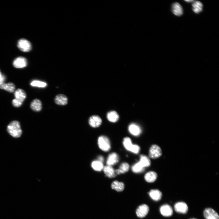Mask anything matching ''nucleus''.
Returning a JSON list of instances; mask_svg holds the SVG:
<instances>
[{
  "label": "nucleus",
  "instance_id": "obj_1",
  "mask_svg": "<svg viewBox=\"0 0 219 219\" xmlns=\"http://www.w3.org/2000/svg\"><path fill=\"white\" fill-rule=\"evenodd\" d=\"M7 130L10 135L16 138L20 137L22 133L20 123L16 120L13 121L9 124Z\"/></svg>",
  "mask_w": 219,
  "mask_h": 219
},
{
  "label": "nucleus",
  "instance_id": "obj_2",
  "mask_svg": "<svg viewBox=\"0 0 219 219\" xmlns=\"http://www.w3.org/2000/svg\"><path fill=\"white\" fill-rule=\"evenodd\" d=\"M124 147L127 150L134 154H137L140 151V147L137 144H133L130 138L128 137H124L123 142Z\"/></svg>",
  "mask_w": 219,
  "mask_h": 219
},
{
  "label": "nucleus",
  "instance_id": "obj_3",
  "mask_svg": "<svg viewBox=\"0 0 219 219\" xmlns=\"http://www.w3.org/2000/svg\"><path fill=\"white\" fill-rule=\"evenodd\" d=\"M98 144L100 149L104 151H108L110 149V141L106 136L102 135L98 137Z\"/></svg>",
  "mask_w": 219,
  "mask_h": 219
},
{
  "label": "nucleus",
  "instance_id": "obj_4",
  "mask_svg": "<svg viewBox=\"0 0 219 219\" xmlns=\"http://www.w3.org/2000/svg\"><path fill=\"white\" fill-rule=\"evenodd\" d=\"M162 154L161 148L157 145L153 144L150 147L149 151V157L155 159L160 157Z\"/></svg>",
  "mask_w": 219,
  "mask_h": 219
},
{
  "label": "nucleus",
  "instance_id": "obj_5",
  "mask_svg": "<svg viewBox=\"0 0 219 219\" xmlns=\"http://www.w3.org/2000/svg\"><path fill=\"white\" fill-rule=\"evenodd\" d=\"M17 46L20 50L25 52L30 51L32 48L30 43L27 40L23 38L19 40Z\"/></svg>",
  "mask_w": 219,
  "mask_h": 219
},
{
  "label": "nucleus",
  "instance_id": "obj_6",
  "mask_svg": "<svg viewBox=\"0 0 219 219\" xmlns=\"http://www.w3.org/2000/svg\"><path fill=\"white\" fill-rule=\"evenodd\" d=\"M149 210V207L147 205L144 204L141 205L136 209V215L138 217L143 218L148 214Z\"/></svg>",
  "mask_w": 219,
  "mask_h": 219
},
{
  "label": "nucleus",
  "instance_id": "obj_7",
  "mask_svg": "<svg viewBox=\"0 0 219 219\" xmlns=\"http://www.w3.org/2000/svg\"><path fill=\"white\" fill-rule=\"evenodd\" d=\"M203 214L205 219H219L218 213L211 208H205Z\"/></svg>",
  "mask_w": 219,
  "mask_h": 219
},
{
  "label": "nucleus",
  "instance_id": "obj_8",
  "mask_svg": "<svg viewBox=\"0 0 219 219\" xmlns=\"http://www.w3.org/2000/svg\"><path fill=\"white\" fill-rule=\"evenodd\" d=\"M175 211L177 213L185 214L187 213L188 208L187 204L184 202H179L174 206Z\"/></svg>",
  "mask_w": 219,
  "mask_h": 219
},
{
  "label": "nucleus",
  "instance_id": "obj_9",
  "mask_svg": "<svg viewBox=\"0 0 219 219\" xmlns=\"http://www.w3.org/2000/svg\"><path fill=\"white\" fill-rule=\"evenodd\" d=\"M102 120L101 117L97 115H93L89 117L88 123L90 126L93 128L99 127L102 123Z\"/></svg>",
  "mask_w": 219,
  "mask_h": 219
},
{
  "label": "nucleus",
  "instance_id": "obj_10",
  "mask_svg": "<svg viewBox=\"0 0 219 219\" xmlns=\"http://www.w3.org/2000/svg\"><path fill=\"white\" fill-rule=\"evenodd\" d=\"M162 215L166 217L171 216L173 213L172 207L169 205L165 204L161 206L159 209Z\"/></svg>",
  "mask_w": 219,
  "mask_h": 219
},
{
  "label": "nucleus",
  "instance_id": "obj_11",
  "mask_svg": "<svg viewBox=\"0 0 219 219\" xmlns=\"http://www.w3.org/2000/svg\"><path fill=\"white\" fill-rule=\"evenodd\" d=\"M13 66L17 68H22L26 67L27 61L26 58L23 57H19L15 58L13 62Z\"/></svg>",
  "mask_w": 219,
  "mask_h": 219
},
{
  "label": "nucleus",
  "instance_id": "obj_12",
  "mask_svg": "<svg viewBox=\"0 0 219 219\" xmlns=\"http://www.w3.org/2000/svg\"><path fill=\"white\" fill-rule=\"evenodd\" d=\"M119 161V157L115 152H112L109 155L106 161L107 165L112 166L117 163Z\"/></svg>",
  "mask_w": 219,
  "mask_h": 219
},
{
  "label": "nucleus",
  "instance_id": "obj_13",
  "mask_svg": "<svg viewBox=\"0 0 219 219\" xmlns=\"http://www.w3.org/2000/svg\"><path fill=\"white\" fill-rule=\"evenodd\" d=\"M54 101L58 105L64 106L67 105L68 102L67 97L63 94L57 95L54 98Z\"/></svg>",
  "mask_w": 219,
  "mask_h": 219
},
{
  "label": "nucleus",
  "instance_id": "obj_14",
  "mask_svg": "<svg viewBox=\"0 0 219 219\" xmlns=\"http://www.w3.org/2000/svg\"><path fill=\"white\" fill-rule=\"evenodd\" d=\"M128 129L129 132L135 136H138L141 133V130L140 127L135 123L130 124Z\"/></svg>",
  "mask_w": 219,
  "mask_h": 219
},
{
  "label": "nucleus",
  "instance_id": "obj_15",
  "mask_svg": "<svg viewBox=\"0 0 219 219\" xmlns=\"http://www.w3.org/2000/svg\"><path fill=\"white\" fill-rule=\"evenodd\" d=\"M150 198L153 200L157 201L161 200L162 196V192L157 189L151 190L148 193Z\"/></svg>",
  "mask_w": 219,
  "mask_h": 219
},
{
  "label": "nucleus",
  "instance_id": "obj_16",
  "mask_svg": "<svg viewBox=\"0 0 219 219\" xmlns=\"http://www.w3.org/2000/svg\"><path fill=\"white\" fill-rule=\"evenodd\" d=\"M30 107L33 111L36 112H39L42 109V102L38 99H35L31 103Z\"/></svg>",
  "mask_w": 219,
  "mask_h": 219
},
{
  "label": "nucleus",
  "instance_id": "obj_17",
  "mask_svg": "<svg viewBox=\"0 0 219 219\" xmlns=\"http://www.w3.org/2000/svg\"><path fill=\"white\" fill-rule=\"evenodd\" d=\"M103 171L106 176L109 178H113L117 176L113 168L110 165H107L103 167Z\"/></svg>",
  "mask_w": 219,
  "mask_h": 219
},
{
  "label": "nucleus",
  "instance_id": "obj_18",
  "mask_svg": "<svg viewBox=\"0 0 219 219\" xmlns=\"http://www.w3.org/2000/svg\"><path fill=\"white\" fill-rule=\"evenodd\" d=\"M15 99L23 103L26 97V94L23 89H18L14 93Z\"/></svg>",
  "mask_w": 219,
  "mask_h": 219
},
{
  "label": "nucleus",
  "instance_id": "obj_19",
  "mask_svg": "<svg viewBox=\"0 0 219 219\" xmlns=\"http://www.w3.org/2000/svg\"><path fill=\"white\" fill-rule=\"evenodd\" d=\"M157 173L153 171H150L147 172L144 175V179L148 182H155L157 178Z\"/></svg>",
  "mask_w": 219,
  "mask_h": 219
},
{
  "label": "nucleus",
  "instance_id": "obj_20",
  "mask_svg": "<svg viewBox=\"0 0 219 219\" xmlns=\"http://www.w3.org/2000/svg\"><path fill=\"white\" fill-rule=\"evenodd\" d=\"M172 11L175 15L180 16L183 14V9L181 5L178 2L174 3L172 6Z\"/></svg>",
  "mask_w": 219,
  "mask_h": 219
},
{
  "label": "nucleus",
  "instance_id": "obj_21",
  "mask_svg": "<svg viewBox=\"0 0 219 219\" xmlns=\"http://www.w3.org/2000/svg\"><path fill=\"white\" fill-rule=\"evenodd\" d=\"M129 169V164L126 162L122 163L120 165L119 169L115 170L116 174L117 175L125 173L128 172Z\"/></svg>",
  "mask_w": 219,
  "mask_h": 219
},
{
  "label": "nucleus",
  "instance_id": "obj_22",
  "mask_svg": "<svg viewBox=\"0 0 219 219\" xmlns=\"http://www.w3.org/2000/svg\"><path fill=\"white\" fill-rule=\"evenodd\" d=\"M139 162L144 168L149 166L151 164L149 157L144 155H140V159Z\"/></svg>",
  "mask_w": 219,
  "mask_h": 219
},
{
  "label": "nucleus",
  "instance_id": "obj_23",
  "mask_svg": "<svg viewBox=\"0 0 219 219\" xmlns=\"http://www.w3.org/2000/svg\"><path fill=\"white\" fill-rule=\"evenodd\" d=\"M107 118L109 121L113 123H115L118 120L119 116L116 111H111L107 113Z\"/></svg>",
  "mask_w": 219,
  "mask_h": 219
},
{
  "label": "nucleus",
  "instance_id": "obj_24",
  "mask_svg": "<svg viewBox=\"0 0 219 219\" xmlns=\"http://www.w3.org/2000/svg\"><path fill=\"white\" fill-rule=\"evenodd\" d=\"M111 187L117 192H121L124 188V184L123 182L115 180L112 182Z\"/></svg>",
  "mask_w": 219,
  "mask_h": 219
},
{
  "label": "nucleus",
  "instance_id": "obj_25",
  "mask_svg": "<svg viewBox=\"0 0 219 219\" xmlns=\"http://www.w3.org/2000/svg\"><path fill=\"white\" fill-rule=\"evenodd\" d=\"M0 88L4 89L9 92H13L15 89V85L12 82H9L7 83H2L0 84Z\"/></svg>",
  "mask_w": 219,
  "mask_h": 219
},
{
  "label": "nucleus",
  "instance_id": "obj_26",
  "mask_svg": "<svg viewBox=\"0 0 219 219\" xmlns=\"http://www.w3.org/2000/svg\"><path fill=\"white\" fill-rule=\"evenodd\" d=\"M193 3L192 6L193 11L197 14L201 12L203 9L202 3L199 1H194Z\"/></svg>",
  "mask_w": 219,
  "mask_h": 219
},
{
  "label": "nucleus",
  "instance_id": "obj_27",
  "mask_svg": "<svg viewBox=\"0 0 219 219\" xmlns=\"http://www.w3.org/2000/svg\"><path fill=\"white\" fill-rule=\"evenodd\" d=\"M91 166L94 170L97 171H102L104 167L103 163L98 160L93 161Z\"/></svg>",
  "mask_w": 219,
  "mask_h": 219
},
{
  "label": "nucleus",
  "instance_id": "obj_28",
  "mask_svg": "<svg viewBox=\"0 0 219 219\" xmlns=\"http://www.w3.org/2000/svg\"><path fill=\"white\" fill-rule=\"evenodd\" d=\"M144 168L140 163L138 162L132 166L131 169L134 172L137 173L141 172L143 171Z\"/></svg>",
  "mask_w": 219,
  "mask_h": 219
},
{
  "label": "nucleus",
  "instance_id": "obj_29",
  "mask_svg": "<svg viewBox=\"0 0 219 219\" xmlns=\"http://www.w3.org/2000/svg\"><path fill=\"white\" fill-rule=\"evenodd\" d=\"M30 84L32 86L40 88H44L47 85L45 82L38 80H33L31 82Z\"/></svg>",
  "mask_w": 219,
  "mask_h": 219
},
{
  "label": "nucleus",
  "instance_id": "obj_30",
  "mask_svg": "<svg viewBox=\"0 0 219 219\" xmlns=\"http://www.w3.org/2000/svg\"><path fill=\"white\" fill-rule=\"evenodd\" d=\"M12 103L14 107H19L21 106L23 103L15 99L12 100Z\"/></svg>",
  "mask_w": 219,
  "mask_h": 219
},
{
  "label": "nucleus",
  "instance_id": "obj_31",
  "mask_svg": "<svg viewBox=\"0 0 219 219\" xmlns=\"http://www.w3.org/2000/svg\"><path fill=\"white\" fill-rule=\"evenodd\" d=\"M5 78V76L2 74L0 70V84L4 82Z\"/></svg>",
  "mask_w": 219,
  "mask_h": 219
},
{
  "label": "nucleus",
  "instance_id": "obj_32",
  "mask_svg": "<svg viewBox=\"0 0 219 219\" xmlns=\"http://www.w3.org/2000/svg\"><path fill=\"white\" fill-rule=\"evenodd\" d=\"M98 161L103 162L104 161V159L103 157L102 156H99L98 157Z\"/></svg>",
  "mask_w": 219,
  "mask_h": 219
},
{
  "label": "nucleus",
  "instance_id": "obj_33",
  "mask_svg": "<svg viewBox=\"0 0 219 219\" xmlns=\"http://www.w3.org/2000/svg\"><path fill=\"white\" fill-rule=\"evenodd\" d=\"M186 2H194V0H185Z\"/></svg>",
  "mask_w": 219,
  "mask_h": 219
},
{
  "label": "nucleus",
  "instance_id": "obj_34",
  "mask_svg": "<svg viewBox=\"0 0 219 219\" xmlns=\"http://www.w3.org/2000/svg\"><path fill=\"white\" fill-rule=\"evenodd\" d=\"M190 219H196V218H190Z\"/></svg>",
  "mask_w": 219,
  "mask_h": 219
}]
</instances>
